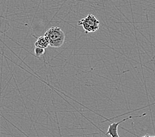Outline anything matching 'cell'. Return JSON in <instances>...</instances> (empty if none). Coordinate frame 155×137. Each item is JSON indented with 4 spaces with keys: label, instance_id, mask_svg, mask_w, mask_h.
Masks as SVG:
<instances>
[{
    "label": "cell",
    "instance_id": "cell-5",
    "mask_svg": "<svg viewBox=\"0 0 155 137\" xmlns=\"http://www.w3.org/2000/svg\"><path fill=\"white\" fill-rule=\"evenodd\" d=\"M2 25H3L2 21H0V34H3V32H5L7 31V29H5V28L3 29V28H5L6 27H8V25L5 26V27H2Z\"/></svg>",
    "mask_w": 155,
    "mask_h": 137
},
{
    "label": "cell",
    "instance_id": "cell-1",
    "mask_svg": "<svg viewBox=\"0 0 155 137\" xmlns=\"http://www.w3.org/2000/svg\"><path fill=\"white\" fill-rule=\"evenodd\" d=\"M44 35L48 39L50 46L51 47L59 48L64 45L65 42V33L58 27H51L45 32Z\"/></svg>",
    "mask_w": 155,
    "mask_h": 137
},
{
    "label": "cell",
    "instance_id": "cell-6",
    "mask_svg": "<svg viewBox=\"0 0 155 137\" xmlns=\"http://www.w3.org/2000/svg\"><path fill=\"white\" fill-rule=\"evenodd\" d=\"M142 137H155V135H146L145 136H143Z\"/></svg>",
    "mask_w": 155,
    "mask_h": 137
},
{
    "label": "cell",
    "instance_id": "cell-3",
    "mask_svg": "<svg viewBox=\"0 0 155 137\" xmlns=\"http://www.w3.org/2000/svg\"><path fill=\"white\" fill-rule=\"evenodd\" d=\"M35 45L36 47H40L44 48V49H46L50 46V43L47 37L45 35H44L39 37L36 41Z\"/></svg>",
    "mask_w": 155,
    "mask_h": 137
},
{
    "label": "cell",
    "instance_id": "cell-2",
    "mask_svg": "<svg viewBox=\"0 0 155 137\" xmlns=\"http://www.w3.org/2000/svg\"><path fill=\"white\" fill-rule=\"evenodd\" d=\"M77 24L82 26L84 31L88 34V33L95 32L98 30L100 22L93 14H88L85 18L80 20L77 23Z\"/></svg>",
    "mask_w": 155,
    "mask_h": 137
},
{
    "label": "cell",
    "instance_id": "cell-4",
    "mask_svg": "<svg viewBox=\"0 0 155 137\" xmlns=\"http://www.w3.org/2000/svg\"><path fill=\"white\" fill-rule=\"evenodd\" d=\"M45 54V49L44 48L40 47H36L35 48V55L36 57H37L38 58L40 57L42 55Z\"/></svg>",
    "mask_w": 155,
    "mask_h": 137
}]
</instances>
